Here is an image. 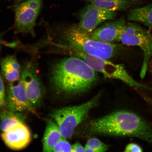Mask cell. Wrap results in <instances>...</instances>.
<instances>
[{
    "mask_svg": "<svg viewBox=\"0 0 152 152\" xmlns=\"http://www.w3.org/2000/svg\"><path fill=\"white\" fill-rule=\"evenodd\" d=\"M98 79L96 72L77 57L60 59L51 66V85L62 96L71 97L86 92Z\"/></svg>",
    "mask_w": 152,
    "mask_h": 152,
    "instance_id": "6da1fadb",
    "label": "cell"
},
{
    "mask_svg": "<svg viewBox=\"0 0 152 152\" xmlns=\"http://www.w3.org/2000/svg\"><path fill=\"white\" fill-rule=\"evenodd\" d=\"M89 130L93 134L113 136L130 137L152 143V127L135 113L116 111L91 121Z\"/></svg>",
    "mask_w": 152,
    "mask_h": 152,
    "instance_id": "7a4b0ae2",
    "label": "cell"
},
{
    "mask_svg": "<svg viewBox=\"0 0 152 152\" xmlns=\"http://www.w3.org/2000/svg\"><path fill=\"white\" fill-rule=\"evenodd\" d=\"M62 37V43L54 44L58 48L65 51H78L105 60L122 58L130 51L122 43H104L91 39L80 31L77 26L66 28Z\"/></svg>",
    "mask_w": 152,
    "mask_h": 152,
    "instance_id": "3957f363",
    "label": "cell"
},
{
    "mask_svg": "<svg viewBox=\"0 0 152 152\" xmlns=\"http://www.w3.org/2000/svg\"><path fill=\"white\" fill-rule=\"evenodd\" d=\"M100 96L101 94H98L80 105L53 110L49 115L58 125L63 138L72 137L77 127L87 118L91 110L98 105Z\"/></svg>",
    "mask_w": 152,
    "mask_h": 152,
    "instance_id": "277c9868",
    "label": "cell"
},
{
    "mask_svg": "<svg viewBox=\"0 0 152 152\" xmlns=\"http://www.w3.org/2000/svg\"><path fill=\"white\" fill-rule=\"evenodd\" d=\"M72 56L81 59L96 72H99L104 77L119 80L131 87L137 89H149L146 86L138 82L133 78L127 72L124 66L116 64L104 59L84 54L78 51H68Z\"/></svg>",
    "mask_w": 152,
    "mask_h": 152,
    "instance_id": "5b68a950",
    "label": "cell"
},
{
    "mask_svg": "<svg viewBox=\"0 0 152 152\" xmlns=\"http://www.w3.org/2000/svg\"><path fill=\"white\" fill-rule=\"evenodd\" d=\"M120 42L126 46L140 48L143 55L140 77H145L149 63L152 59V34L139 23L127 22Z\"/></svg>",
    "mask_w": 152,
    "mask_h": 152,
    "instance_id": "8992f818",
    "label": "cell"
},
{
    "mask_svg": "<svg viewBox=\"0 0 152 152\" xmlns=\"http://www.w3.org/2000/svg\"><path fill=\"white\" fill-rule=\"evenodd\" d=\"M20 79L28 100L34 108L37 107L41 104L44 93L35 62L31 61L24 64Z\"/></svg>",
    "mask_w": 152,
    "mask_h": 152,
    "instance_id": "52a82bcc",
    "label": "cell"
},
{
    "mask_svg": "<svg viewBox=\"0 0 152 152\" xmlns=\"http://www.w3.org/2000/svg\"><path fill=\"white\" fill-rule=\"evenodd\" d=\"M115 11L106 10L90 4L86 7L80 15V21L77 26L81 33L88 35L102 23L115 19Z\"/></svg>",
    "mask_w": 152,
    "mask_h": 152,
    "instance_id": "ba28073f",
    "label": "cell"
},
{
    "mask_svg": "<svg viewBox=\"0 0 152 152\" xmlns=\"http://www.w3.org/2000/svg\"><path fill=\"white\" fill-rule=\"evenodd\" d=\"M126 23L124 16L121 17L116 20L106 21L88 36L91 39L104 43L119 42Z\"/></svg>",
    "mask_w": 152,
    "mask_h": 152,
    "instance_id": "9c48e42d",
    "label": "cell"
},
{
    "mask_svg": "<svg viewBox=\"0 0 152 152\" xmlns=\"http://www.w3.org/2000/svg\"><path fill=\"white\" fill-rule=\"evenodd\" d=\"M6 105L7 110L13 112L34 111V108L26 96L20 79L9 83Z\"/></svg>",
    "mask_w": 152,
    "mask_h": 152,
    "instance_id": "30bf717a",
    "label": "cell"
},
{
    "mask_svg": "<svg viewBox=\"0 0 152 152\" xmlns=\"http://www.w3.org/2000/svg\"><path fill=\"white\" fill-rule=\"evenodd\" d=\"M1 137L7 147L15 151L24 149L31 140V132L24 122L19 123L14 128L2 132Z\"/></svg>",
    "mask_w": 152,
    "mask_h": 152,
    "instance_id": "8fae6325",
    "label": "cell"
},
{
    "mask_svg": "<svg viewBox=\"0 0 152 152\" xmlns=\"http://www.w3.org/2000/svg\"><path fill=\"white\" fill-rule=\"evenodd\" d=\"M22 2L15 10V27L17 33L34 36V26L39 12Z\"/></svg>",
    "mask_w": 152,
    "mask_h": 152,
    "instance_id": "7c38bea8",
    "label": "cell"
},
{
    "mask_svg": "<svg viewBox=\"0 0 152 152\" xmlns=\"http://www.w3.org/2000/svg\"><path fill=\"white\" fill-rule=\"evenodd\" d=\"M1 75L9 83L20 79L22 67L16 57L8 56L1 62Z\"/></svg>",
    "mask_w": 152,
    "mask_h": 152,
    "instance_id": "4fadbf2b",
    "label": "cell"
},
{
    "mask_svg": "<svg viewBox=\"0 0 152 152\" xmlns=\"http://www.w3.org/2000/svg\"><path fill=\"white\" fill-rule=\"evenodd\" d=\"M47 125L42 140L43 150L45 152H52L53 148L63 138L59 128L52 119L46 120Z\"/></svg>",
    "mask_w": 152,
    "mask_h": 152,
    "instance_id": "5bb4252c",
    "label": "cell"
},
{
    "mask_svg": "<svg viewBox=\"0 0 152 152\" xmlns=\"http://www.w3.org/2000/svg\"><path fill=\"white\" fill-rule=\"evenodd\" d=\"M126 19L128 21L141 24L152 31V3L131 10L127 15Z\"/></svg>",
    "mask_w": 152,
    "mask_h": 152,
    "instance_id": "9a60e30c",
    "label": "cell"
},
{
    "mask_svg": "<svg viewBox=\"0 0 152 152\" xmlns=\"http://www.w3.org/2000/svg\"><path fill=\"white\" fill-rule=\"evenodd\" d=\"M90 4L110 11H125L130 8L134 1L129 0H86Z\"/></svg>",
    "mask_w": 152,
    "mask_h": 152,
    "instance_id": "2e32d148",
    "label": "cell"
},
{
    "mask_svg": "<svg viewBox=\"0 0 152 152\" xmlns=\"http://www.w3.org/2000/svg\"><path fill=\"white\" fill-rule=\"evenodd\" d=\"M18 112L6 110L0 113V129L2 132L10 130L20 123L24 122V118Z\"/></svg>",
    "mask_w": 152,
    "mask_h": 152,
    "instance_id": "e0dca14e",
    "label": "cell"
},
{
    "mask_svg": "<svg viewBox=\"0 0 152 152\" xmlns=\"http://www.w3.org/2000/svg\"><path fill=\"white\" fill-rule=\"evenodd\" d=\"M109 146L96 138L89 139L85 147V152H104L107 151Z\"/></svg>",
    "mask_w": 152,
    "mask_h": 152,
    "instance_id": "ac0fdd59",
    "label": "cell"
},
{
    "mask_svg": "<svg viewBox=\"0 0 152 152\" xmlns=\"http://www.w3.org/2000/svg\"><path fill=\"white\" fill-rule=\"evenodd\" d=\"M72 145L66 139L62 138L55 145L52 152H72Z\"/></svg>",
    "mask_w": 152,
    "mask_h": 152,
    "instance_id": "d6986e66",
    "label": "cell"
},
{
    "mask_svg": "<svg viewBox=\"0 0 152 152\" xmlns=\"http://www.w3.org/2000/svg\"><path fill=\"white\" fill-rule=\"evenodd\" d=\"M6 94L4 83L0 73V108L5 104Z\"/></svg>",
    "mask_w": 152,
    "mask_h": 152,
    "instance_id": "ffe728a7",
    "label": "cell"
},
{
    "mask_svg": "<svg viewBox=\"0 0 152 152\" xmlns=\"http://www.w3.org/2000/svg\"><path fill=\"white\" fill-rule=\"evenodd\" d=\"M23 3L32 8L40 11L42 4V0H27Z\"/></svg>",
    "mask_w": 152,
    "mask_h": 152,
    "instance_id": "44dd1931",
    "label": "cell"
},
{
    "mask_svg": "<svg viewBox=\"0 0 152 152\" xmlns=\"http://www.w3.org/2000/svg\"><path fill=\"white\" fill-rule=\"evenodd\" d=\"M143 150L138 144L134 143H129L125 148L124 152H141Z\"/></svg>",
    "mask_w": 152,
    "mask_h": 152,
    "instance_id": "7402d4cb",
    "label": "cell"
},
{
    "mask_svg": "<svg viewBox=\"0 0 152 152\" xmlns=\"http://www.w3.org/2000/svg\"><path fill=\"white\" fill-rule=\"evenodd\" d=\"M72 152H85V147H83L80 144L76 143L72 145Z\"/></svg>",
    "mask_w": 152,
    "mask_h": 152,
    "instance_id": "603a6c76",
    "label": "cell"
},
{
    "mask_svg": "<svg viewBox=\"0 0 152 152\" xmlns=\"http://www.w3.org/2000/svg\"><path fill=\"white\" fill-rule=\"evenodd\" d=\"M144 98H145V99L148 102H149V103L151 104L152 106V98H148L147 97H145Z\"/></svg>",
    "mask_w": 152,
    "mask_h": 152,
    "instance_id": "cb8c5ba5",
    "label": "cell"
},
{
    "mask_svg": "<svg viewBox=\"0 0 152 152\" xmlns=\"http://www.w3.org/2000/svg\"><path fill=\"white\" fill-rule=\"evenodd\" d=\"M129 1H141V0H129Z\"/></svg>",
    "mask_w": 152,
    "mask_h": 152,
    "instance_id": "d4e9b609",
    "label": "cell"
},
{
    "mask_svg": "<svg viewBox=\"0 0 152 152\" xmlns=\"http://www.w3.org/2000/svg\"><path fill=\"white\" fill-rule=\"evenodd\" d=\"M17 1H25V0H17Z\"/></svg>",
    "mask_w": 152,
    "mask_h": 152,
    "instance_id": "484cf974",
    "label": "cell"
}]
</instances>
